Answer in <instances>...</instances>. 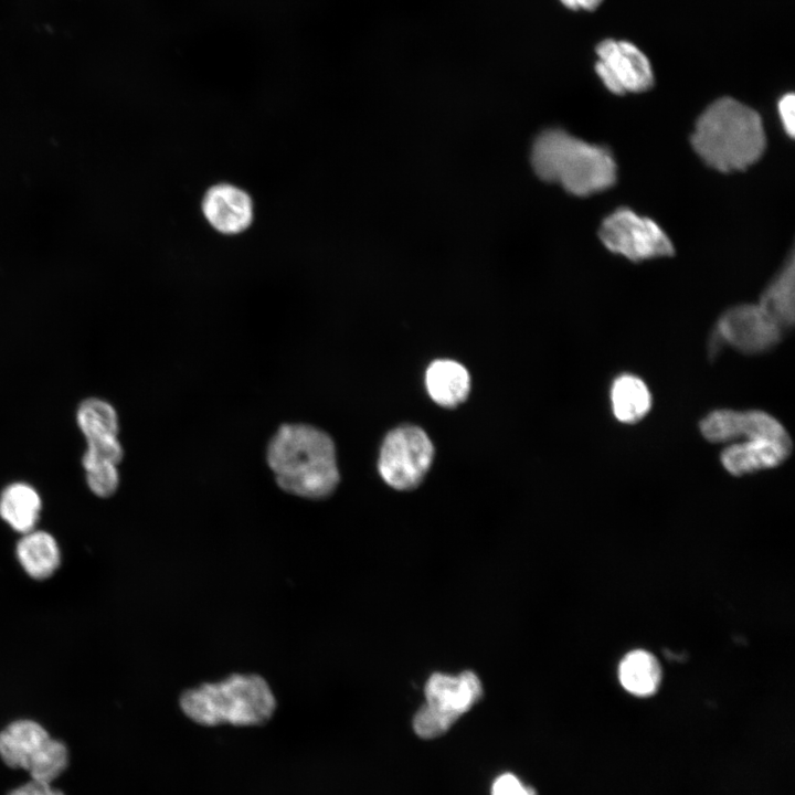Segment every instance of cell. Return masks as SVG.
Masks as SVG:
<instances>
[{"mask_svg":"<svg viewBox=\"0 0 795 795\" xmlns=\"http://www.w3.org/2000/svg\"><path fill=\"white\" fill-rule=\"evenodd\" d=\"M76 423L86 446H106L119 442V420L115 407L98 398H88L76 410Z\"/></svg>","mask_w":795,"mask_h":795,"instance_id":"16","label":"cell"},{"mask_svg":"<svg viewBox=\"0 0 795 795\" xmlns=\"http://www.w3.org/2000/svg\"><path fill=\"white\" fill-rule=\"evenodd\" d=\"M530 161L545 182L560 184L573 195L586 197L611 188L617 165L611 150L560 128H549L534 139Z\"/></svg>","mask_w":795,"mask_h":795,"instance_id":"3","label":"cell"},{"mask_svg":"<svg viewBox=\"0 0 795 795\" xmlns=\"http://www.w3.org/2000/svg\"><path fill=\"white\" fill-rule=\"evenodd\" d=\"M180 709L201 725H257L268 721L276 699L268 682L256 674H232L182 692Z\"/></svg>","mask_w":795,"mask_h":795,"instance_id":"4","label":"cell"},{"mask_svg":"<svg viewBox=\"0 0 795 795\" xmlns=\"http://www.w3.org/2000/svg\"><path fill=\"white\" fill-rule=\"evenodd\" d=\"M690 142L706 165L732 172L746 169L762 157L766 136L756 110L734 98L721 97L700 114Z\"/></svg>","mask_w":795,"mask_h":795,"instance_id":"2","label":"cell"},{"mask_svg":"<svg viewBox=\"0 0 795 795\" xmlns=\"http://www.w3.org/2000/svg\"><path fill=\"white\" fill-rule=\"evenodd\" d=\"M618 678L626 691L637 697L656 692L661 680V668L650 653L642 649L628 653L618 667Z\"/></svg>","mask_w":795,"mask_h":795,"instance_id":"20","label":"cell"},{"mask_svg":"<svg viewBox=\"0 0 795 795\" xmlns=\"http://www.w3.org/2000/svg\"><path fill=\"white\" fill-rule=\"evenodd\" d=\"M202 209L211 225L225 234L245 230L253 218L250 197L230 184L212 187L203 199Z\"/></svg>","mask_w":795,"mask_h":795,"instance_id":"13","label":"cell"},{"mask_svg":"<svg viewBox=\"0 0 795 795\" xmlns=\"http://www.w3.org/2000/svg\"><path fill=\"white\" fill-rule=\"evenodd\" d=\"M17 554L25 572L38 580L52 575L60 565L57 543L44 531L24 533L17 545Z\"/></svg>","mask_w":795,"mask_h":795,"instance_id":"19","label":"cell"},{"mask_svg":"<svg viewBox=\"0 0 795 795\" xmlns=\"http://www.w3.org/2000/svg\"><path fill=\"white\" fill-rule=\"evenodd\" d=\"M793 448L792 443L772 439H751L729 444L720 455L723 468L733 476H744L783 464Z\"/></svg>","mask_w":795,"mask_h":795,"instance_id":"12","label":"cell"},{"mask_svg":"<svg viewBox=\"0 0 795 795\" xmlns=\"http://www.w3.org/2000/svg\"><path fill=\"white\" fill-rule=\"evenodd\" d=\"M699 430L707 441L714 444H731L751 439L792 443L783 424L773 415L761 410H714L700 421Z\"/></svg>","mask_w":795,"mask_h":795,"instance_id":"11","label":"cell"},{"mask_svg":"<svg viewBox=\"0 0 795 795\" xmlns=\"http://www.w3.org/2000/svg\"><path fill=\"white\" fill-rule=\"evenodd\" d=\"M265 455L277 486L289 495L326 499L340 481L335 442L315 425L282 424L269 438Z\"/></svg>","mask_w":795,"mask_h":795,"instance_id":"1","label":"cell"},{"mask_svg":"<svg viewBox=\"0 0 795 795\" xmlns=\"http://www.w3.org/2000/svg\"><path fill=\"white\" fill-rule=\"evenodd\" d=\"M611 405L617 421L634 424L650 410L651 394L646 383L637 375L621 374L611 386Z\"/></svg>","mask_w":795,"mask_h":795,"instance_id":"18","label":"cell"},{"mask_svg":"<svg viewBox=\"0 0 795 795\" xmlns=\"http://www.w3.org/2000/svg\"><path fill=\"white\" fill-rule=\"evenodd\" d=\"M0 755L7 765L24 768L32 780L51 784L67 765L65 745L36 722L20 720L0 733Z\"/></svg>","mask_w":795,"mask_h":795,"instance_id":"6","label":"cell"},{"mask_svg":"<svg viewBox=\"0 0 795 795\" xmlns=\"http://www.w3.org/2000/svg\"><path fill=\"white\" fill-rule=\"evenodd\" d=\"M595 72L613 94L642 93L654 84V71L646 54L625 40L605 39L596 45Z\"/></svg>","mask_w":795,"mask_h":795,"instance_id":"9","label":"cell"},{"mask_svg":"<svg viewBox=\"0 0 795 795\" xmlns=\"http://www.w3.org/2000/svg\"><path fill=\"white\" fill-rule=\"evenodd\" d=\"M566 9L577 11H593L600 7L603 0H559Z\"/></svg>","mask_w":795,"mask_h":795,"instance_id":"25","label":"cell"},{"mask_svg":"<svg viewBox=\"0 0 795 795\" xmlns=\"http://www.w3.org/2000/svg\"><path fill=\"white\" fill-rule=\"evenodd\" d=\"M491 795H536V792L524 785L516 775L505 773L495 780Z\"/></svg>","mask_w":795,"mask_h":795,"instance_id":"22","label":"cell"},{"mask_svg":"<svg viewBox=\"0 0 795 795\" xmlns=\"http://www.w3.org/2000/svg\"><path fill=\"white\" fill-rule=\"evenodd\" d=\"M598 236L612 253L632 262L670 256L674 245L666 232L651 219L628 208H618L602 222Z\"/></svg>","mask_w":795,"mask_h":795,"instance_id":"8","label":"cell"},{"mask_svg":"<svg viewBox=\"0 0 795 795\" xmlns=\"http://www.w3.org/2000/svg\"><path fill=\"white\" fill-rule=\"evenodd\" d=\"M426 703L415 713L413 729L422 739L446 733L483 697L476 674L466 670L457 676L433 674L425 685Z\"/></svg>","mask_w":795,"mask_h":795,"instance_id":"5","label":"cell"},{"mask_svg":"<svg viewBox=\"0 0 795 795\" xmlns=\"http://www.w3.org/2000/svg\"><path fill=\"white\" fill-rule=\"evenodd\" d=\"M433 457L434 446L427 434L418 426L402 425L385 436L378 468L389 486L410 490L422 483Z\"/></svg>","mask_w":795,"mask_h":795,"instance_id":"7","label":"cell"},{"mask_svg":"<svg viewBox=\"0 0 795 795\" xmlns=\"http://www.w3.org/2000/svg\"><path fill=\"white\" fill-rule=\"evenodd\" d=\"M757 305L784 333L793 328L795 320V262L793 254L767 284Z\"/></svg>","mask_w":795,"mask_h":795,"instance_id":"15","label":"cell"},{"mask_svg":"<svg viewBox=\"0 0 795 795\" xmlns=\"http://www.w3.org/2000/svg\"><path fill=\"white\" fill-rule=\"evenodd\" d=\"M40 495L26 483L8 485L0 495V516L15 531L33 530L41 511Z\"/></svg>","mask_w":795,"mask_h":795,"instance_id":"17","label":"cell"},{"mask_svg":"<svg viewBox=\"0 0 795 795\" xmlns=\"http://www.w3.org/2000/svg\"><path fill=\"white\" fill-rule=\"evenodd\" d=\"M9 795H63L50 784L32 780L31 782L15 788Z\"/></svg>","mask_w":795,"mask_h":795,"instance_id":"24","label":"cell"},{"mask_svg":"<svg viewBox=\"0 0 795 795\" xmlns=\"http://www.w3.org/2000/svg\"><path fill=\"white\" fill-rule=\"evenodd\" d=\"M713 332L723 346L744 354L767 352L785 335L757 304L729 308L718 319Z\"/></svg>","mask_w":795,"mask_h":795,"instance_id":"10","label":"cell"},{"mask_svg":"<svg viewBox=\"0 0 795 795\" xmlns=\"http://www.w3.org/2000/svg\"><path fill=\"white\" fill-rule=\"evenodd\" d=\"M777 113L784 131L793 138L795 131V96L793 93H786L778 99Z\"/></svg>","mask_w":795,"mask_h":795,"instance_id":"23","label":"cell"},{"mask_svg":"<svg viewBox=\"0 0 795 795\" xmlns=\"http://www.w3.org/2000/svg\"><path fill=\"white\" fill-rule=\"evenodd\" d=\"M425 385L431 399L441 406L454 407L463 403L470 390L467 369L457 361L438 359L425 373Z\"/></svg>","mask_w":795,"mask_h":795,"instance_id":"14","label":"cell"},{"mask_svg":"<svg viewBox=\"0 0 795 795\" xmlns=\"http://www.w3.org/2000/svg\"><path fill=\"white\" fill-rule=\"evenodd\" d=\"M86 483L98 497L107 498L115 494L119 485L118 465L105 462L82 463Z\"/></svg>","mask_w":795,"mask_h":795,"instance_id":"21","label":"cell"}]
</instances>
